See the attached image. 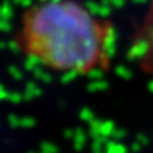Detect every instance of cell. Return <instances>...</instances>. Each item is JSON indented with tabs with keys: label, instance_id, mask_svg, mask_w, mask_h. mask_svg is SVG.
Returning <instances> with one entry per match:
<instances>
[{
	"label": "cell",
	"instance_id": "1",
	"mask_svg": "<svg viewBox=\"0 0 153 153\" xmlns=\"http://www.w3.org/2000/svg\"><path fill=\"white\" fill-rule=\"evenodd\" d=\"M114 23L79 0H44L23 10L13 42L46 69L89 75L111 68Z\"/></svg>",
	"mask_w": 153,
	"mask_h": 153
}]
</instances>
